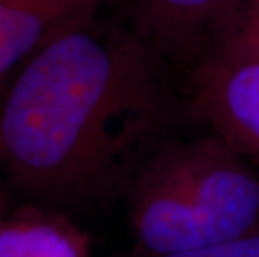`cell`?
Instances as JSON below:
<instances>
[{"instance_id": "6da1fadb", "label": "cell", "mask_w": 259, "mask_h": 257, "mask_svg": "<svg viewBox=\"0 0 259 257\" xmlns=\"http://www.w3.org/2000/svg\"><path fill=\"white\" fill-rule=\"evenodd\" d=\"M101 12L38 48L0 97V174L24 202L69 212L124 199L191 119L169 64L124 14Z\"/></svg>"}, {"instance_id": "5b68a950", "label": "cell", "mask_w": 259, "mask_h": 257, "mask_svg": "<svg viewBox=\"0 0 259 257\" xmlns=\"http://www.w3.org/2000/svg\"><path fill=\"white\" fill-rule=\"evenodd\" d=\"M111 0H0V79Z\"/></svg>"}, {"instance_id": "ba28073f", "label": "cell", "mask_w": 259, "mask_h": 257, "mask_svg": "<svg viewBox=\"0 0 259 257\" xmlns=\"http://www.w3.org/2000/svg\"><path fill=\"white\" fill-rule=\"evenodd\" d=\"M124 257H259V229L257 231L242 234V236L238 237L223 240V242L184 250V252L154 255L132 249Z\"/></svg>"}, {"instance_id": "8992f818", "label": "cell", "mask_w": 259, "mask_h": 257, "mask_svg": "<svg viewBox=\"0 0 259 257\" xmlns=\"http://www.w3.org/2000/svg\"><path fill=\"white\" fill-rule=\"evenodd\" d=\"M0 257H92V244L69 212L24 202L0 224Z\"/></svg>"}, {"instance_id": "9c48e42d", "label": "cell", "mask_w": 259, "mask_h": 257, "mask_svg": "<svg viewBox=\"0 0 259 257\" xmlns=\"http://www.w3.org/2000/svg\"><path fill=\"white\" fill-rule=\"evenodd\" d=\"M5 190H7V187H5L4 177H2V174H0V224H2L4 217L7 216V212L4 211V205H5Z\"/></svg>"}, {"instance_id": "7a4b0ae2", "label": "cell", "mask_w": 259, "mask_h": 257, "mask_svg": "<svg viewBox=\"0 0 259 257\" xmlns=\"http://www.w3.org/2000/svg\"><path fill=\"white\" fill-rule=\"evenodd\" d=\"M136 250L184 252L259 229V169L207 130L172 139L142 166L125 194Z\"/></svg>"}, {"instance_id": "52a82bcc", "label": "cell", "mask_w": 259, "mask_h": 257, "mask_svg": "<svg viewBox=\"0 0 259 257\" xmlns=\"http://www.w3.org/2000/svg\"><path fill=\"white\" fill-rule=\"evenodd\" d=\"M209 50L259 60V0H239Z\"/></svg>"}, {"instance_id": "3957f363", "label": "cell", "mask_w": 259, "mask_h": 257, "mask_svg": "<svg viewBox=\"0 0 259 257\" xmlns=\"http://www.w3.org/2000/svg\"><path fill=\"white\" fill-rule=\"evenodd\" d=\"M187 112L259 169V60L209 50L192 65Z\"/></svg>"}, {"instance_id": "277c9868", "label": "cell", "mask_w": 259, "mask_h": 257, "mask_svg": "<svg viewBox=\"0 0 259 257\" xmlns=\"http://www.w3.org/2000/svg\"><path fill=\"white\" fill-rule=\"evenodd\" d=\"M238 2L122 0V12L167 64L194 65L216 42Z\"/></svg>"}]
</instances>
